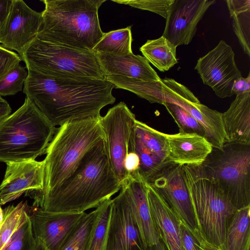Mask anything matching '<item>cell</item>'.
<instances>
[{"label":"cell","mask_w":250,"mask_h":250,"mask_svg":"<svg viewBox=\"0 0 250 250\" xmlns=\"http://www.w3.org/2000/svg\"><path fill=\"white\" fill-rule=\"evenodd\" d=\"M176 46L161 36L148 40L140 48L143 56L159 71H167L178 63Z\"/></svg>","instance_id":"25"},{"label":"cell","mask_w":250,"mask_h":250,"mask_svg":"<svg viewBox=\"0 0 250 250\" xmlns=\"http://www.w3.org/2000/svg\"><path fill=\"white\" fill-rule=\"evenodd\" d=\"M146 188L151 215L160 240L167 250H182L180 220L152 186L146 184Z\"/></svg>","instance_id":"17"},{"label":"cell","mask_w":250,"mask_h":250,"mask_svg":"<svg viewBox=\"0 0 250 250\" xmlns=\"http://www.w3.org/2000/svg\"><path fill=\"white\" fill-rule=\"evenodd\" d=\"M120 4L149 11L166 19L168 8L173 0H112Z\"/></svg>","instance_id":"34"},{"label":"cell","mask_w":250,"mask_h":250,"mask_svg":"<svg viewBox=\"0 0 250 250\" xmlns=\"http://www.w3.org/2000/svg\"><path fill=\"white\" fill-rule=\"evenodd\" d=\"M11 112V108L8 102L0 96V121Z\"/></svg>","instance_id":"41"},{"label":"cell","mask_w":250,"mask_h":250,"mask_svg":"<svg viewBox=\"0 0 250 250\" xmlns=\"http://www.w3.org/2000/svg\"><path fill=\"white\" fill-rule=\"evenodd\" d=\"M101 204L94 210L86 213L61 250H88L91 234L101 209Z\"/></svg>","instance_id":"28"},{"label":"cell","mask_w":250,"mask_h":250,"mask_svg":"<svg viewBox=\"0 0 250 250\" xmlns=\"http://www.w3.org/2000/svg\"><path fill=\"white\" fill-rule=\"evenodd\" d=\"M111 208V199L101 204V209L94 226L88 250H105Z\"/></svg>","instance_id":"29"},{"label":"cell","mask_w":250,"mask_h":250,"mask_svg":"<svg viewBox=\"0 0 250 250\" xmlns=\"http://www.w3.org/2000/svg\"><path fill=\"white\" fill-rule=\"evenodd\" d=\"M214 0H173L168 8L162 36L176 47L192 41L197 26Z\"/></svg>","instance_id":"14"},{"label":"cell","mask_w":250,"mask_h":250,"mask_svg":"<svg viewBox=\"0 0 250 250\" xmlns=\"http://www.w3.org/2000/svg\"><path fill=\"white\" fill-rule=\"evenodd\" d=\"M6 164L5 173L0 185V206L18 198L25 192L42 190L43 161L31 160Z\"/></svg>","instance_id":"16"},{"label":"cell","mask_w":250,"mask_h":250,"mask_svg":"<svg viewBox=\"0 0 250 250\" xmlns=\"http://www.w3.org/2000/svg\"><path fill=\"white\" fill-rule=\"evenodd\" d=\"M190 166L215 183L237 209L250 206V145L225 143L201 165Z\"/></svg>","instance_id":"7"},{"label":"cell","mask_w":250,"mask_h":250,"mask_svg":"<svg viewBox=\"0 0 250 250\" xmlns=\"http://www.w3.org/2000/svg\"><path fill=\"white\" fill-rule=\"evenodd\" d=\"M21 61L18 54L0 45V82Z\"/></svg>","instance_id":"35"},{"label":"cell","mask_w":250,"mask_h":250,"mask_svg":"<svg viewBox=\"0 0 250 250\" xmlns=\"http://www.w3.org/2000/svg\"><path fill=\"white\" fill-rule=\"evenodd\" d=\"M131 26L104 33L99 42L93 48L96 53L124 56L132 53Z\"/></svg>","instance_id":"26"},{"label":"cell","mask_w":250,"mask_h":250,"mask_svg":"<svg viewBox=\"0 0 250 250\" xmlns=\"http://www.w3.org/2000/svg\"><path fill=\"white\" fill-rule=\"evenodd\" d=\"M222 117L225 143L250 145V92L236 95Z\"/></svg>","instance_id":"22"},{"label":"cell","mask_w":250,"mask_h":250,"mask_svg":"<svg viewBox=\"0 0 250 250\" xmlns=\"http://www.w3.org/2000/svg\"><path fill=\"white\" fill-rule=\"evenodd\" d=\"M13 0H0V35L10 13Z\"/></svg>","instance_id":"40"},{"label":"cell","mask_w":250,"mask_h":250,"mask_svg":"<svg viewBox=\"0 0 250 250\" xmlns=\"http://www.w3.org/2000/svg\"><path fill=\"white\" fill-rule=\"evenodd\" d=\"M133 213L126 183L111 199L105 250H146Z\"/></svg>","instance_id":"11"},{"label":"cell","mask_w":250,"mask_h":250,"mask_svg":"<svg viewBox=\"0 0 250 250\" xmlns=\"http://www.w3.org/2000/svg\"><path fill=\"white\" fill-rule=\"evenodd\" d=\"M146 183L155 189L197 239L206 245H211L199 230L183 165L168 163Z\"/></svg>","instance_id":"9"},{"label":"cell","mask_w":250,"mask_h":250,"mask_svg":"<svg viewBox=\"0 0 250 250\" xmlns=\"http://www.w3.org/2000/svg\"><path fill=\"white\" fill-rule=\"evenodd\" d=\"M56 128L29 98L0 121V162L35 160L43 154Z\"/></svg>","instance_id":"5"},{"label":"cell","mask_w":250,"mask_h":250,"mask_svg":"<svg viewBox=\"0 0 250 250\" xmlns=\"http://www.w3.org/2000/svg\"><path fill=\"white\" fill-rule=\"evenodd\" d=\"M146 250H167V249L164 244L160 240L157 244L147 248Z\"/></svg>","instance_id":"42"},{"label":"cell","mask_w":250,"mask_h":250,"mask_svg":"<svg viewBox=\"0 0 250 250\" xmlns=\"http://www.w3.org/2000/svg\"><path fill=\"white\" fill-rule=\"evenodd\" d=\"M124 166L129 175L138 172L140 159L138 155L133 151H128L124 163Z\"/></svg>","instance_id":"38"},{"label":"cell","mask_w":250,"mask_h":250,"mask_svg":"<svg viewBox=\"0 0 250 250\" xmlns=\"http://www.w3.org/2000/svg\"><path fill=\"white\" fill-rule=\"evenodd\" d=\"M96 53L105 76L118 75L150 83L161 79L143 56L133 53L124 56Z\"/></svg>","instance_id":"18"},{"label":"cell","mask_w":250,"mask_h":250,"mask_svg":"<svg viewBox=\"0 0 250 250\" xmlns=\"http://www.w3.org/2000/svg\"><path fill=\"white\" fill-rule=\"evenodd\" d=\"M42 12H37L21 0H13L6 22L0 35L4 48L17 51L21 57L39 34Z\"/></svg>","instance_id":"13"},{"label":"cell","mask_w":250,"mask_h":250,"mask_svg":"<svg viewBox=\"0 0 250 250\" xmlns=\"http://www.w3.org/2000/svg\"><path fill=\"white\" fill-rule=\"evenodd\" d=\"M185 178L200 232L212 246L225 250L229 221L237 210L213 181L183 165Z\"/></svg>","instance_id":"8"},{"label":"cell","mask_w":250,"mask_h":250,"mask_svg":"<svg viewBox=\"0 0 250 250\" xmlns=\"http://www.w3.org/2000/svg\"><path fill=\"white\" fill-rule=\"evenodd\" d=\"M234 32L245 53L250 57V11L233 15Z\"/></svg>","instance_id":"33"},{"label":"cell","mask_w":250,"mask_h":250,"mask_svg":"<svg viewBox=\"0 0 250 250\" xmlns=\"http://www.w3.org/2000/svg\"><path fill=\"white\" fill-rule=\"evenodd\" d=\"M250 92V73L246 78L242 77L238 78L234 83L232 88V95H239L244 93Z\"/></svg>","instance_id":"39"},{"label":"cell","mask_w":250,"mask_h":250,"mask_svg":"<svg viewBox=\"0 0 250 250\" xmlns=\"http://www.w3.org/2000/svg\"><path fill=\"white\" fill-rule=\"evenodd\" d=\"M250 206L237 209L227 229L225 250H250Z\"/></svg>","instance_id":"24"},{"label":"cell","mask_w":250,"mask_h":250,"mask_svg":"<svg viewBox=\"0 0 250 250\" xmlns=\"http://www.w3.org/2000/svg\"><path fill=\"white\" fill-rule=\"evenodd\" d=\"M34 236L30 217L14 234L3 250H35Z\"/></svg>","instance_id":"31"},{"label":"cell","mask_w":250,"mask_h":250,"mask_svg":"<svg viewBox=\"0 0 250 250\" xmlns=\"http://www.w3.org/2000/svg\"><path fill=\"white\" fill-rule=\"evenodd\" d=\"M28 76V71L20 64L0 82V96L13 95L21 91Z\"/></svg>","instance_id":"32"},{"label":"cell","mask_w":250,"mask_h":250,"mask_svg":"<svg viewBox=\"0 0 250 250\" xmlns=\"http://www.w3.org/2000/svg\"><path fill=\"white\" fill-rule=\"evenodd\" d=\"M26 68L23 92L55 126L100 117L102 108L116 101L114 86L105 79L56 78Z\"/></svg>","instance_id":"1"},{"label":"cell","mask_w":250,"mask_h":250,"mask_svg":"<svg viewBox=\"0 0 250 250\" xmlns=\"http://www.w3.org/2000/svg\"><path fill=\"white\" fill-rule=\"evenodd\" d=\"M67 122L57 128L45 154L43 188L41 197L60 186L74 172L85 153L105 139L100 118Z\"/></svg>","instance_id":"3"},{"label":"cell","mask_w":250,"mask_h":250,"mask_svg":"<svg viewBox=\"0 0 250 250\" xmlns=\"http://www.w3.org/2000/svg\"><path fill=\"white\" fill-rule=\"evenodd\" d=\"M122 186L110 165L104 139L85 153L60 186L43 196L34 197L33 206L50 212H84L111 199Z\"/></svg>","instance_id":"2"},{"label":"cell","mask_w":250,"mask_h":250,"mask_svg":"<svg viewBox=\"0 0 250 250\" xmlns=\"http://www.w3.org/2000/svg\"><path fill=\"white\" fill-rule=\"evenodd\" d=\"M4 217L3 210L0 206V224L2 222Z\"/></svg>","instance_id":"44"},{"label":"cell","mask_w":250,"mask_h":250,"mask_svg":"<svg viewBox=\"0 0 250 250\" xmlns=\"http://www.w3.org/2000/svg\"><path fill=\"white\" fill-rule=\"evenodd\" d=\"M221 250L220 249L215 247H213L210 249H209V250Z\"/></svg>","instance_id":"45"},{"label":"cell","mask_w":250,"mask_h":250,"mask_svg":"<svg viewBox=\"0 0 250 250\" xmlns=\"http://www.w3.org/2000/svg\"><path fill=\"white\" fill-rule=\"evenodd\" d=\"M136 120L135 115L123 102L109 108L105 115L100 118L110 164L122 185L129 176L124 163L128 152L130 138Z\"/></svg>","instance_id":"10"},{"label":"cell","mask_w":250,"mask_h":250,"mask_svg":"<svg viewBox=\"0 0 250 250\" xmlns=\"http://www.w3.org/2000/svg\"><path fill=\"white\" fill-rule=\"evenodd\" d=\"M21 58L26 67L50 77L94 80L105 78L94 51L63 45L38 35Z\"/></svg>","instance_id":"6"},{"label":"cell","mask_w":250,"mask_h":250,"mask_svg":"<svg viewBox=\"0 0 250 250\" xmlns=\"http://www.w3.org/2000/svg\"><path fill=\"white\" fill-rule=\"evenodd\" d=\"M44 10L38 34L74 48L93 50L104 32L98 10L105 0H43Z\"/></svg>","instance_id":"4"},{"label":"cell","mask_w":250,"mask_h":250,"mask_svg":"<svg viewBox=\"0 0 250 250\" xmlns=\"http://www.w3.org/2000/svg\"><path fill=\"white\" fill-rule=\"evenodd\" d=\"M125 183L128 187L135 218L146 249L160 240L150 211L146 184L138 173L129 175Z\"/></svg>","instance_id":"20"},{"label":"cell","mask_w":250,"mask_h":250,"mask_svg":"<svg viewBox=\"0 0 250 250\" xmlns=\"http://www.w3.org/2000/svg\"><path fill=\"white\" fill-rule=\"evenodd\" d=\"M26 202L9 205L3 209L4 217L0 224V250H3L14 234L29 217Z\"/></svg>","instance_id":"27"},{"label":"cell","mask_w":250,"mask_h":250,"mask_svg":"<svg viewBox=\"0 0 250 250\" xmlns=\"http://www.w3.org/2000/svg\"><path fill=\"white\" fill-rule=\"evenodd\" d=\"M230 17L250 11V0H227Z\"/></svg>","instance_id":"37"},{"label":"cell","mask_w":250,"mask_h":250,"mask_svg":"<svg viewBox=\"0 0 250 250\" xmlns=\"http://www.w3.org/2000/svg\"><path fill=\"white\" fill-rule=\"evenodd\" d=\"M33 232L48 250H61L72 232L86 214L54 213L33 206L28 208Z\"/></svg>","instance_id":"15"},{"label":"cell","mask_w":250,"mask_h":250,"mask_svg":"<svg viewBox=\"0 0 250 250\" xmlns=\"http://www.w3.org/2000/svg\"><path fill=\"white\" fill-rule=\"evenodd\" d=\"M163 105L177 124L179 132L196 134L205 138L204 128L188 112L173 103H166Z\"/></svg>","instance_id":"30"},{"label":"cell","mask_w":250,"mask_h":250,"mask_svg":"<svg viewBox=\"0 0 250 250\" xmlns=\"http://www.w3.org/2000/svg\"><path fill=\"white\" fill-rule=\"evenodd\" d=\"M168 146V158L176 164L200 165L212 150L205 137L193 133L179 132L166 134Z\"/></svg>","instance_id":"19"},{"label":"cell","mask_w":250,"mask_h":250,"mask_svg":"<svg viewBox=\"0 0 250 250\" xmlns=\"http://www.w3.org/2000/svg\"><path fill=\"white\" fill-rule=\"evenodd\" d=\"M231 47L224 41L204 56L195 66L203 83L210 87L219 98L230 97L234 82L242 77Z\"/></svg>","instance_id":"12"},{"label":"cell","mask_w":250,"mask_h":250,"mask_svg":"<svg viewBox=\"0 0 250 250\" xmlns=\"http://www.w3.org/2000/svg\"><path fill=\"white\" fill-rule=\"evenodd\" d=\"M175 104L188 112L203 127L205 139L212 147L220 148L225 142L222 113L202 104L192 98L181 97Z\"/></svg>","instance_id":"23"},{"label":"cell","mask_w":250,"mask_h":250,"mask_svg":"<svg viewBox=\"0 0 250 250\" xmlns=\"http://www.w3.org/2000/svg\"><path fill=\"white\" fill-rule=\"evenodd\" d=\"M180 232L182 250H208L214 247L205 245L200 242L181 221Z\"/></svg>","instance_id":"36"},{"label":"cell","mask_w":250,"mask_h":250,"mask_svg":"<svg viewBox=\"0 0 250 250\" xmlns=\"http://www.w3.org/2000/svg\"><path fill=\"white\" fill-rule=\"evenodd\" d=\"M36 247L35 250H48L43 243L40 239L38 238H36Z\"/></svg>","instance_id":"43"},{"label":"cell","mask_w":250,"mask_h":250,"mask_svg":"<svg viewBox=\"0 0 250 250\" xmlns=\"http://www.w3.org/2000/svg\"><path fill=\"white\" fill-rule=\"evenodd\" d=\"M133 130L129 141L130 147L133 151L147 156L162 167L170 162L166 134L137 120Z\"/></svg>","instance_id":"21"}]
</instances>
